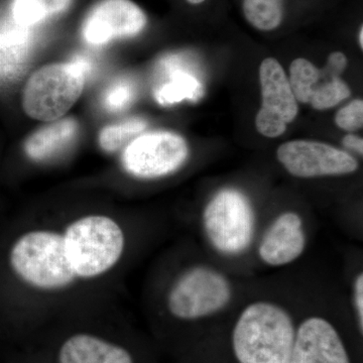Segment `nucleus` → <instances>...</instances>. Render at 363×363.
<instances>
[{
  "mask_svg": "<svg viewBox=\"0 0 363 363\" xmlns=\"http://www.w3.org/2000/svg\"><path fill=\"white\" fill-rule=\"evenodd\" d=\"M295 336L292 318L281 306L253 303L234 326V354L240 363H290Z\"/></svg>",
  "mask_w": 363,
  "mask_h": 363,
  "instance_id": "obj_1",
  "label": "nucleus"
},
{
  "mask_svg": "<svg viewBox=\"0 0 363 363\" xmlns=\"http://www.w3.org/2000/svg\"><path fill=\"white\" fill-rule=\"evenodd\" d=\"M67 255L77 279H95L116 266L125 236L121 225L105 215L81 217L63 234Z\"/></svg>",
  "mask_w": 363,
  "mask_h": 363,
  "instance_id": "obj_2",
  "label": "nucleus"
},
{
  "mask_svg": "<svg viewBox=\"0 0 363 363\" xmlns=\"http://www.w3.org/2000/svg\"><path fill=\"white\" fill-rule=\"evenodd\" d=\"M9 262L21 281L38 290H62L77 279L64 235L56 231L39 229L23 234L11 247Z\"/></svg>",
  "mask_w": 363,
  "mask_h": 363,
  "instance_id": "obj_3",
  "label": "nucleus"
},
{
  "mask_svg": "<svg viewBox=\"0 0 363 363\" xmlns=\"http://www.w3.org/2000/svg\"><path fill=\"white\" fill-rule=\"evenodd\" d=\"M90 69L89 63L83 58L42 67L26 83L23 111L38 121H58L82 94Z\"/></svg>",
  "mask_w": 363,
  "mask_h": 363,
  "instance_id": "obj_4",
  "label": "nucleus"
},
{
  "mask_svg": "<svg viewBox=\"0 0 363 363\" xmlns=\"http://www.w3.org/2000/svg\"><path fill=\"white\" fill-rule=\"evenodd\" d=\"M203 226L217 252L226 255H240L252 243L255 212L243 193L235 189H223L205 207Z\"/></svg>",
  "mask_w": 363,
  "mask_h": 363,
  "instance_id": "obj_5",
  "label": "nucleus"
},
{
  "mask_svg": "<svg viewBox=\"0 0 363 363\" xmlns=\"http://www.w3.org/2000/svg\"><path fill=\"white\" fill-rule=\"evenodd\" d=\"M228 279L208 267L188 269L177 279L168 295V309L177 319L191 321L211 316L230 302Z\"/></svg>",
  "mask_w": 363,
  "mask_h": 363,
  "instance_id": "obj_6",
  "label": "nucleus"
},
{
  "mask_svg": "<svg viewBox=\"0 0 363 363\" xmlns=\"http://www.w3.org/2000/svg\"><path fill=\"white\" fill-rule=\"evenodd\" d=\"M188 156L187 143L181 135L169 131H154L131 140L123 150L121 162L131 176L156 179L180 169Z\"/></svg>",
  "mask_w": 363,
  "mask_h": 363,
  "instance_id": "obj_7",
  "label": "nucleus"
},
{
  "mask_svg": "<svg viewBox=\"0 0 363 363\" xmlns=\"http://www.w3.org/2000/svg\"><path fill=\"white\" fill-rule=\"evenodd\" d=\"M279 162L298 178L347 175L358 169V162L348 152L328 143L293 140L279 147Z\"/></svg>",
  "mask_w": 363,
  "mask_h": 363,
  "instance_id": "obj_8",
  "label": "nucleus"
},
{
  "mask_svg": "<svg viewBox=\"0 0 363 363\" xmlns=\"http://www.w3.org/2000/svg\"><path fill=\"white\" fill-rule=\"evenodd\" d=\"M147 18L131 0H101L91 9L82 26V35L90 45L130 38L143 32Z\"/></svg>",
  "mask_w": 363,
  "mask_h": 363,
  "instance_id": "obj_9",
  "label": "nucleus"
},
{
  "mask_svg": "<svg viewBox=\"0 0 363 363\" xmlns=\"http://www.w3.org/2000/svg\"><path fill=\"white\" fill-rule=\"evenodd\" d=\"M259 81L262 104L255 123L266 126H286L293 123L298 114V101L285 70L276 59L262 62Z\"/></svg>",
  "mask_w": 363,
  "mask_h": 363,
  "instance_id": "obj_10",
  "label": "nucleus"
},
{
  "mask_svg": "<svg viewBox=\"0 0 363 363\" xmlns=\"http://www.w3.org/2000/svg\"><path fill=\"white\" fill-rule=\"evenodd\" d=\"M290 363H351L342 339L321 317L306 319L296 331Z\"/></svg>",
  "mask_w": 363,
  "mask_h": 363,
  "instance_id": "obj_11",
  "label": "nucleus"
},
{
  "mask_svg": "<svg viewBox=\"0 0 363 363\" xmlns=\"http://www.w3.org/2000/svg\"><path fill=\"white\" fill-rule=\"evenodd\" d=\"M306 247L303 220L295 212L277 217L260 242L259 253L262 262L272 267L291 264L300 257Z\"/></svg>",
  "mask_w": 363,
  "mask_h": 363,
  "instance_id": "obj_12",
  "label": "nucleus"
},
{
  "mask_svg": "<svg viewBox=\"0 0 363 363\" xmlns=\"http://www.w3.org/2000/svg\"><path fill=\"white\" fill-rule=\"evenodd\" d=\"M59 363H135L123 346L88 333L74 334L60 347Z\"/></svg>",
  "mask_w": 363,
  "mask_h": 363,
  "instance_id": "obj_13",
  "label": "nucleus"
},
{
  "mask_svg": "<svg viewBox=\"0 0 363 363\" xmlns=\"http://www.w3.org/2000/svg\"><path fill=\"white\" fill-rule=\"evenodd\" d=\"M78 133L76 119H60L35 131L26 140V155L33 161H45L58 156L75 140Z\"/></svg>",
  "mask_w": 363,
  "mask_h": 363,
  "instance_id": "obj_14",
  "label": "nucleus"
},
{
  "mask_svg": "<svg viewBox=\"0 0 363 363\" xmlns=\"http://www.w3.org/2000/svg\"><path fill=\"white\" fill-rule=\"evenodd\" d=\"M168 78L155 91V97L161 105H173L189 99L196 101L203 93L201 83L192 74L182 70L171 58L164 63Z\"/></svg>",
  "mask_w": 363,
  "mask_h": 363,
  "instance_id": "obj_15",
  "label": "nucleus"
},
{
  "mask_svg": "<svg viewBox=\"0 0 363 363\" xmlns=\"http://www.w3.org/2000/svg\"><path fill=\"white\" fill-rule=\"evenodd\" d=\"M73 0H13L11 14L18 25L30 28L64 13Z\"/></svg>",
  "mask_w": 363,
  "mask_h": 363,
  "instance_id": "obj_16",
  "label": "nucleus"
},
{
  "mask_svg": "<svg viewBox=\"0 0 363 363\" xmlns=\"http://www.w3.org/2000/svg\"><path fill=\"white\" fill-rule=\"evenodd\" d=\"M30 45L28 28L18 25L13 21L11 25L0 26V65L16 68L25 61Z\"/></svg>",
  "mask_w": 363,
  "mask_h": 363,
  "instance_id": "obj_17",
  "label": "nucleus"
},
{
  "mask_svg": "<svg viewBox=\"0 0 363 363\" xmlns=\"http://www.w3.org/2000/svg\"><path fill=\"white\" fill-rule=\"evenodd\" d=\"M284 0H243L248 23L262 32L276 30L283 21Z\"/></svg>",
  "mask_w": 363,
  "mask_h": 363,
  "instance_id": "obj_18",
  "label": "nucleus"
},
{
  "mask_svg": "<svg viewBox=\"0 0 363 363\" xmlns=\"http://www.w3.org/2000/svg\"><path fill=\"white\" fill-rule=\"evenodd\" d=\"M147 121L138 117L105 126L100 131L99 145L107 152H113L128 145L147 128Z\"/></svg>",
  "mask_w": 363,
  "mask_h": 363,
  "instance_id": "obj_19",
  "label": "nucleus"
},
{
  "mask_svg": "<svg viewBox=\"0 0 363 363\" xmlns=\"http://www.w3.org/2000/svg\"><path fill=\"white\" fill-rule=\"evenodd\" d=\"M320 77V70L311 62L303 58L293 61L290 67L289 83L296 100L301 104H309Z\"/></svg>",
  "mask_w": 363,
  "mask_h": 363,
  "instance_id": "obj_20",
  "label": "nucleus"
},
{
  "mask_svg": "<svg viewBox=\"0 0 363 363\" xmlns=\"http://www.w3.org/2000/svg\"><path fill=\"white\" fill-rule=\"evenodd\" d=\"M350 94V87L340 78H329L326 82L316 86L309 104L317 111H324L336 106L343 100L347 99Z\"/></svg>",
  "mask_w": 363,
  "mask_h": 363,
  "instance_id": "obj_21",
  "label": "nucleus"
},
{
  "mask_svg": "<svg viewBox=\"0 0 363 363\" xmlns=\"http://www.w3.org/2000/svg\"><path fill=\"white\" fill-rule=\"evenodd\" d=\"M135 97V88L133 82L128 79H121L114 81L106 90H105L104 105L107 111L111 112L123 111L128 108Z\"/></svg>",
  "mask_w": 363,
  "mask_h": 363,
  "instance_id": "obj_22",
  "label": "nucleus"
},
{
  "mask_svg": "<svg viewBox=\"0 0 363 363\" xmlns=\"http://www.w3.org/2000/svg\"><path fill=\"white\" fill-rule=\"evenodd\" d=\"M335 123L341 130L355 131L362 130L363 125V101L353 100L342 107L335 116Z\"/></svg>",
  "mask_w": 363,
  "mask_h": 363,
  "instance_id": "obj_23",
  "label": "nucleus"
},
{
  "mask_svg": "<svg viewBox=\"0 0 363 363\" xmlns=\"http://www.w3.org/2000/svg\"><path fill=\"white\" fill-rule=\"evenodd\" d=\"M346 66H347V59H346L345 55L340 52H335L329 55L327 65L324 69L331 75L339 77L341 73L345 70Z\"/></svg>",
  "mask_w": 363,
  "mask_h": 363,
  "instance_id": "obj_24",
  "label": "nucleus"
},
{
  "mask_svg": "<svg viewBox=\"0 0 363 363\" xmlns=\"http://www.w3.org/2000/svg\"><path fill=\"white\" fill-rule=\"evenodd\" d=\"M354 304L360 331L363 329V276L358 274L354 284Z\"/></svg>",
  "mask_w": 363,
  "mask_h": 363,
  "instance_id": "obj_25",
  "label": "nucleus"
},
{
  "mask_svg": "<svg viewBox=\"0 0 363 363\" xmlns=\"http://www.w3.org/2000/svg\"><path fill=\"white\" fill-rule=\"evenodd\" d=\"M342 143L344 147L348 150L357 152L362 156L363 152V140L362 138L357 135H348L343 138Z\"/></svg>",
  "mask_w": 363,
  "mask_h": 363,
  "instance_id": "obj_26",
  "label": "nucleus"
},
{
  "mask_svg": "<svg viewBox=\"0 0 363 363\" xmlns=\"http://www.w3.org/2000/svg\"><path fill=\"white\" fill-rule=\"evenodd\" d=\"M358 44H359L362 50L363 49V28L360 26L359 35H358Z\"/></svg>",
  "mask_w": 363,
  "mask_h": 363,
  "instance_id": "obj_27",
  "label": "nucleus"
},
{
  "mask_svg": "<svg viewBox=\"0 0 363 363\" xmlns=\"http://www.w3.org/2000/svg\"><path fill=\"white\" fill-rule=\"evenodd\" d=\"M189 4H194V6H197V4H201L203 2L206 1V0H187Z\"/></svg>",
  "mask_w": 363,
  "mask_h": 363,
  "instance_id": "obj_28",
  "label": "nucleus"
}]
</instances>
